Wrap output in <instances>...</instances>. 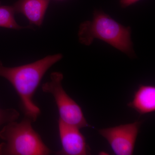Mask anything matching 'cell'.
I'll use <instances>...</instances> for the list:
<instances>
[{
  "label": "cell",
  "mask_w": 155,
  "mask_h": 155,
  "mask_svg": "<svg viewBox=\"0 0 155 155\" xmlns=\"http://www.w3.org/2000/svg\"><path fill=\"white\" fill-rule=\"evenodd\" d=\"M15 14L13 5H2L0 2V27L16 30L32 28L30 25L22 26L19 25L15 20Z\"/></svg>",
  "instance_id": "cell-9"
},
{
  "label": "cell",
  "mask_w": 155,
  "mask_h": 155,
  "mask_svg": "<svg viewBox=\"0 0 155 155\" xmlns=\"http://www.w3.org/2000/svg\"><path fill=\"white\" fill-rule=\"evenodd\" d=\"M127 106L143 115L155 110V87L151 85H139L133 99Z\"/></svg>",
  "instance_id": "cell-8"
},
{
  "label": "cell",
  "mask_w": 155,
  "mask_h": 155,
  "mask_svg": "<svg viewBox=\"0 0 155 155\" xmlns=\"http://www.w3.org/2000/svg\"><path fill=\"white\" fill-rule=\"evenodd\" d=\"M50 0H18L13 5L16 14L26 17L29 25L41 26Z\"/></svg>",
  "instance_id": "cell-7"
},
{
  "label": "cell",
  "mask_w": 155,
  "mask_h": 155,
  "mask_svg": "<svg viewBox=\"0 0 155 155\" xmlns=\"http://www.w3.org/2000/svg\"><path fill=\"white\" fill-rule=\"evenodd\" d=\"M142 122L130 124L99 130V133L107 140L115 154H133L137 138Z\"/></svg>",
  "instance_id": "cell-5"
},
{
  "label": "cell",
  "mask_w": 155,
  "mask_h": 155,
  "mask_svg": "<svg viewBox=\"0 0 155 155\" xmlns=\"http://www.w3.org/2000/svg\"><path fill=\"white\" fill-rule=\"evenodd\" d=\"M19 116V112L14 108H0V127L9 122L16 121Z\"/></svg>",
  "instance_id": "cell-10"
},
{
  "label": "cell",
  "mask_w": 155,
  "mask_h": 155,
  "mask_svg": "<svg viewBox=\"0 0 155 155\" xmlns=\"http://www.w3.org/2000/svg\"><path fill=\"white\" fill-rule=\"evenodd\" d=\"M139 1L140 0H120V4L122 8H125Z\"/></svg>",
  "instance_id": "cell-11"
},
{
  "label": "cell",
  "mask_w": 155,
  "mask_h": 155,
  "mask_svg": "<svg viewBox=\"0 0 155 155\" xmlns=\"http://www.w3.org/2000/svg\"><path fill=\"white\" fill-rule=\"evenodd\" d=\"M63 78L64 75L61 72H52L50 81L42 85V90L54 97L58 106L59 119L79 128L92 127L87 122L80 106L64 90L62 84Z\"/></svg>",
  "instance_id": "cell-4"
},
{
  "label": "cell",
  "mask_w": 155,
  "mask_h": 155,
  "mask_svg": "<svg viewBox=\"0 0 155 155\" xmlns=\"http://www.w3.org/2000/svg\"><path fill=\"white\" fill-rule=\"evenodd\" d=\"M62 58V54H55L30 64L11 67L4 66L0 61V76L14 87L20 97L25 116L33 122L41 114L39 108L34 103V95L46 72Z\"/></svg>",
  "instance_id": "cell-1"
},
{
  "label": "cell",
  "mask_w": 155,
  "mask_h": 155,
  "mask_svg": "<svg viewBox=\"0 0 155 155\" xmlns=\"http://www.w3.org/2000/svg\"><path fill=\"white\" fill-rule=\"evenodd\" d=\"M25 116L21 122L7 123L0 131V155H48L52 153Z\"/></svg>",
  "instance_id": "cell-3"
},
{
  "label": "cell",
  "mask_w": 155,
  "mask_h": 155,
  "mask_svg": "<svg viewBox=\"0 0 155 155\" xmlns=\"http://www.w3.org/2000/svg\"><path fill=\"white\" fill-rule=\"evenodd\" d=\"M131 28L125 27L102 11H96L91 21L82 22L78 33L81 44L89 46L95 39L110 45L128 57L136 55L131 39Z\"/></svg>",
  "instance_id": "cell-2"
},
{
  "label": "cell",
  "mask_w": 155,
  "mask_h": 155,
  "mask_svg": "<svg viewBox=\"0 0 155 155\" xmlns=\"http://www.w3.org/2000/svg\"><path fill=\"white\" fill-rule=\"evenodd\" d=\"M58 127L62 148L57 153V155L90 154V149L85 137L80 132V128L65 123L60 119Z\"/></svg>",
  "instance_id": "cell-6"
}]
</instances>
